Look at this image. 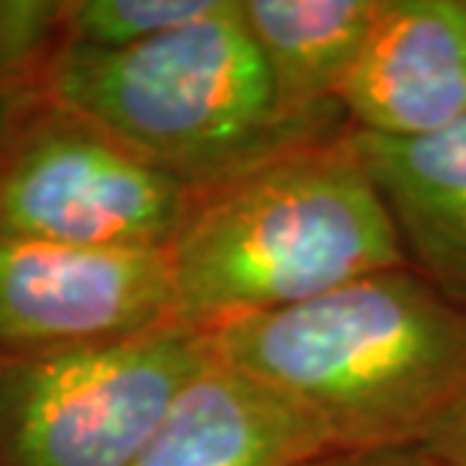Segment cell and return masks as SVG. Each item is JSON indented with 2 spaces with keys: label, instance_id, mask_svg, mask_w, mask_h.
<instances>
[{
  "label": "cell",
  "instance_id": "cell-13",
  "mask_svg": "<svg viewBox=\"0 0 466 466\" xmlns=\"http://www.w3.org/2000/svg\"><path fill=\"white\" fill-rule=\"evenodd\" d=\"M424 449L431 451L436 466H466V397L427 436Z\"/></svg>",
  "mask_w": 466,
  "mask_h": 466
},
{
  "label": "cell",
  "instance_id": "cell-2",
  "mask_svg": "<svg viewBox=\"0 0 466 466\" xmlns=\"http://www.w3.org/2000/svg\"><path fill=\"white\" fill-rule=\"evenodd\" d=\"M406 264L346 130L194 191L170 246L176 321L212 333Z\"/></svg>",
  "mask_w": 466,
  "mask_h": 466
},
{
  "label": "cell",
  "instance_id": "cell-1",
  "mask_svg": "<svg viewBox=\"0 0 466 466\" xmlns=\"http://www.w3.org/2000/svg\"><path fill=\"white\" fill-rule=\"evenodd\" d=\"M209 337L330 449L424 445L466 397V306L409 264Z\"/></svg>",
  "mask_w": 466,
  "mask_h": 466
},
{
  "label": "cell",
  "instance_id": "cell-5",
  "mask_svg": "<svg viewBox=\"0 0 466 466\" xmlns=\"http://www.w3.org/2000/svg\"><path fill=\"white\" fill-rule=\"evenodd\" d=\"M194 191L55 104L0 155V233L88 248H170Z\"/></svg>",
  "mask_w": 466,
  "mask_h": 466
},
{
  "label": "cell",
  "instance_id": "cell-9",
  "mask_svg": "<svg viewBox=\"0 0 466 466\" xmlns=\"http://www.w3.org/2000/svg\"><path fill=\"white\" fill-rule=\"evenodd\" d=\"M351 143L385 200L409 267L466 306V121L415 139L351 130Z\"/></svg>",
  "mask_w": 466,
  "mask_h": 466
},
{
  "label": "cell",
  "instance_id": "cell-10",
  "mask_svg": "<svg viewBox=\"0 0 466 466\" xmlns=\"http://www.w3.org/2000/svg\"><path fill=\"white\" fill-rule=\"evenodd\" d=\"M242 18L288 118L339 109L381 0H239Z\"/></svg>",
  "mask_w": 466,
  "mask_h": 466
},
{
  "label": "cell",
  "instance_id": "cell-8",
  "mask_svg": "<svg viewBox=\"0 0 466 466\" xmlns=\"http://www.w3.org/2000/svg\"><path fill=\"white\" fill-rule=\"evenodd\" d=\"M324 451L297 409L216 354L130 466H303Z\"/></svg>",
  "mask_w": 466,
  "mask_h": 466
},
{
  "label": "cell",
  "instance_id": "cell-4",
  "mask_svg": "<svg viewBox=\"0 0 466 466\" xmlns=\"http://www.w3.org/2000/svg\"><path fill=\"white\" fill-rule=\"evenodd\" d=\"M216 358L188 324L86 346L0 351V466H130Z\"/></svg>",
  "mask_w": 466,
  "mask_h": 466
},
{
  "label": "cell",
  "instance_id": "cell-12",
  "mask_svg": "<svg viewBox=\"0 0 466 466\" xmlns=\"http://www.w3.org/2000/svg\"><path fill=\"white\" fill-rule=\"evenodd\" d=\"M303 466H436L424 445H385V449H333Z\"/></svg>",
  "mask_w": 466,
  "mask_h": 466
},
{
  "label": "cell",
  "instance_id": "cell-6",
  "mask_svg": "<svg viewBox=\"0 0 466 466\" xmlns=\"http://www.w3.org/2000/svg\"><path fill=\"white\" fill-rule=\"evenodd\" d=\"M176 321L170 248H88L0 233V349L125 339Z\"/></svg>",
  "mask_w": 466,
  "mask_h": 466
},
{
  "label": "cell",
  "instance_id": "cell-7",
  "mask_svg": "<svg viewBox=\"0 0 466 466\" xmlns=\"http://www.w3.org/2000/svg\"><path fill=\"white\" fill-rule=\"evenodd\" d=\"M337 104L351 130L388 139L466 121V0H381Z\"/></svg>",
  "mask_w": 466,
  "mask_h": 466
},
{
  "label": "cell",
  "instance_id": "cell-3",
  "mask_svg": "<svg viewBox=\"0 0 466 466\" xmlns=\"http://www.w3.org/2000/svg\"><path fill=\"white\" fill-rule=\"evenodd\" d=\"M49 91L191 191L351 130L342 109L312 118L279 109L239 0L127 49L64 43Z\"/></svg>",
  "mask_w": 466,
  "mask_h": 466
},
{
  "label": "cell",
  "instance_id": "cell-11",
  "mask_svg": "<svg viewBox=\"0 0 466 466\" xmlns=\"http://www.w3.org/2000/svg\"><path fill=\"white\" fill-rule=\"evenodd\" d=\"M221 0H76L58 4V27L67 46L127 49L188 27Z\"/></svg>",
  "mask_w": 466,
  "mask_h": 466
}]
</instances>
